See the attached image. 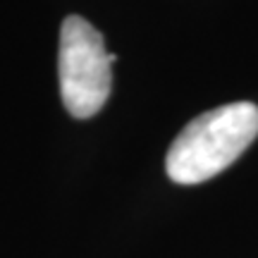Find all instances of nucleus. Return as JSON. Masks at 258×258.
<instances>
[{"instance_id":"obj_2","label":"nucleus","mask_w":258,"mask_h":258,"mask_svg":"<svg viewBox=\"0 0 258 258\" xmlns=\"http://www.w3.org/2000/svg\"><path fill=\"white\" fill-rule=\"evenodd\" d=\"M115 55L105 50L101 31L79 15H70L60 29V96L77 120L101 110L112 86Z\"/></svg>"},{"instance_id":"obj_1","label":"nucleus","mask_w":258,"mask_h":258,"mask_svg":"<svg viewBox=\"0 0 258 258\" xmlns=\"http://www.w3.org/2000/svg\"><path fill=\"white\" fill-rule=\"evenodd\" d=\"M258 137V105L227 103L194 117L167 151L165 170L177 184H199L220 175Z\"/></svg>"}]
</instances>
